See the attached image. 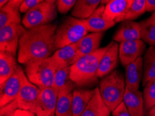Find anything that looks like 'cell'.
I'll use <instances>...</instances> for the list:
<instances>
[{
  "label": "cell",
  "instance_id": "cell-26",
  "mask_svg": "<svg viewBox=\"0 0 155 116\" xmlns=\"http://www.w3.org/2000/svg\"><path fill=\"white\" fill-rule=\"evenodd\" d=\"M141 29V40L150 45L151 47L155 46V18L152 16L147 20L140 22Z\"/></svg>",
  "mask_w": 155,
  "mask_h": 116
},
{
  "label": "cell",
  "instance_id": "cell-15",
  "mask_svg": "<svg viewBox=\"0 0 155 116\" xmlns=\"http://www.w3.org/2000/svg\"><path fill=\"white\" fill-rule=\"evenodd\" d=\"M22 0H10L0 9V29L13 24H21L20 5Z\"/></svg>",
  "mask_w": 155,
  "mask_h": 116
},
{
  "label": "cell",
  "instance_id": "cell-31",
  "mask_svg": "<svg viewBox=\"0 0 155 116\" xmlns=\"http://www.w3.org/2000/svg\"><path fill=\"white\" fill-rule=\"evenodd\" d=\"M77 1L75 0H58L56 1V7L58 12L65 14L73 8Z\"/></svg>",
  "mask_w": 155,
  "mask_h": 116
},
{
  "label": "cell",
  "instance_id": "cell-27",
  "mask_svg": "<svg viewBox=\"0 0 155 116\" xmlns=\"http://www.w3.org/2000/svg\"><path fill=\"white\" fill-rule=\"evenodd\" d=\"M74 84L70 78V67L56 70L53 87L58 91L68 87H74Z\"/></svg>",
  "mask_w": 155,
  "mask_h": 116
},
{
  "label": "cell",
  "instance_id": "cell-10",
  "mask_svg": "<svg viewBox=\"0 0 155 116\" xmlns=\"http://www.w3.org/2000/svg\"><path fill=\"white\" fill-rule=\"evenodd\" d=\"M145 43L141 39L120 42L119 45V59L124 67L134 62L145 53Z\"/></svg>",
  "mask_w": 155,
  "mask_h": 116
},
{
  "label": "cell",
  "instance_id": "cell-36",
  "mask_svg": "<svg viewBox=\"0 0 155 116\" xmlns=\"http://www.w3.org/2000/svg\"><path fill=\"white\" fill-rule=\"evenodd\" d=\"M36 114L34 113L29 111H25L22 109H18L16 111L15 116H35Z\"/></svg>",
  "mask_w": 155,
  "mask_h": 116
},
{
  "label": "cell",
  "instance_id": "cell-17",
  "mask_svg": "<svg viewBox=\"0 0 155 116\" xmlns=\"http://www.w3.org/2000/svg\"><path fill=\"white\" fill-rule=\"evenodd\" d=\"M123 102L131 116H143L145 115L144 99L142 92L125 88Z\"/></svg>",
  "mask_w": 155,
  "mask_h": 116
},
{
  "label": "cell",
  "instance_id": "cell-12",
  "mask_svg": "<svg viewBox=\"0 0 155 116\" xmlns=\"http://www.w3.org/2000/svg\"><path fill=\"white\" fill-rule=\"evenodd\" d=\"M119 45L112 41L109 44V48L100 61L97 72V78H103L114 72L118 64Z\"/></svg>",
  "mask_w": 155,
  "mask_h": 116
},
{
  "label": "cell",
  "instance_id": "cell-11",
  "mask_svg": "<svg viewBox=\"0 0 155 116\" xmlns=\"http://www.w3.org/2000/svg\"><path fill=\"white\" fill-rule=\"evenodd\" d=\"M39 93L40 88L30 82L27 77L17 98L19 109L34 113Z\"/></svg>",
  "mask_w": 155,
  "mask_h": 116
},
{
  "label": "cell",
  "instance_id": "cell-33",
  "mask_svg": "<svg viewBox=\"0 0 155 116\" xmlns=\"http://www.w3.org/2000/svg\"><path fill=\"white\" fill-rule=\"evenodd\" d=\"M42 2H43V0H24L20 5V13H27L28 11L38 5Z\"/></svg>",
  "mask_w": 155,
  "mask_h": 116
},
{
  "label": "cell",
  "instance_id": "cell-24",
  "mask_svg": "<svg viewBox=\"0 0 155 116\" xmlns=\"http://www.w3.org/2000/svg\"><path fill=\"white\" fill-rule=\"evenodd\" d=\"M18 65L15 56L3 51L0 52V85L15 73Z\"/></svg>",
  "mask_w": 155,
  "mask_h": 116
},
{
  "label": "cell",
  "instance_id": "cell-35",
  "mask_svg": "<svg viewBox=\"0 0 155 116\" xmlns=\"http://www.w3.org/2000/svg\"><path fill=\"white\" fill-rule=\"evenodd\" d=\"M110 113H111V111L109 110V108L107 107V106L104 104V103L102 101V104L101 105L100 111L97 116H109Z\"/></svg>",
  "mask_w": 155,
  "mask_h": 116
},
{
  "label": "cell",
  "instance_id": "cell-37",
  "mask_svg": "<svg viewBox=\"0 0 155 116\" xmlns=\"http://www.w3.org/2000/svg\"><path fill=\"white\" fill-rule=\"evenodd\" d=\"M145 7H146V11L154 12L155 11V0H146Z\"/></svg>",
  "mask_w": 155,
  "mask_h": 116
},
{
  "label": "cell",
  "instance_id": "cell-4",
  "mask_svg": "<svg viewBox=\"0 0 155 116\" xmlns=\"http://www.w3.org/2000/svg\"><path fill=\"white\" fill-rule=\"evenodd\" d=\"M88 32L86 20L74 17L67 18L56 29L54 41L55 50L77 43L86 36Z\"/></svg>",
  "mask_w": 155,
  "mask_h": 116
},
{
  "label": "cell",
  "instance_id": "cell-22",
  "mask_svg": "<svg viewBox=\"0 0 155 116\" xmlns=\"http://www.w3.org/2000/svg\"><path fill=\"white\" fill-rule=\"evenodd\" d=\"M100 0H78L72 8L71 15L75 18L87 20L98 8Z\"/></svg>",
  "mask_w": 155,
  "mask_h": 116
},
{
  "label": "cell",
  "instance_id": "cell-8",
  "mask_svg": "<svg viewBox=\"0 0 155 116\" xmlns=\"http://www.w3.org/2000/svg\"><path fill=\"white\" fill-rule=\"evenodd\" d=\"M21 24H13L0 29V51L16 56L19 41L26 32Z\"/></svg>",
  "mask_w": 155,
  "mask_h": 116
},
{
  "label": "cell",
  "instance_id": "cell-16",
  "mask_svg": "<svg viewBox=\"0 0 155 116\" xmlns=\"http://www.w3.org/2000/svg\"><path fill=\"white\" fill-rule=\"evenodd\" d=\"M141 39V29L140 22L124 21L115 33L113 40L115 42L133 41Z\"/></svg>",
  "mask_w": 155,
  "mask_h": 116
},
{
  "label": "cell",
  "instance_id": "cell-3",
  "mask_svg": "<svg viewBox=\"0 0 155 116\" xmlns=\"http://www.w3.org/2000/svg\"><path fill=\"white\" fill-rule=\"evenodd\" d=\"M98 88L103 102L112 113L123 101L126 88L123 75L120 71L115 70L102 78Z\"/></svg>",
  "mask_w": 155,
  "mask_h": 116
},
{
  "label": "cell",
  "instance_id": "cell-38",
  "mask_svg": "<svg viewBox=\"0 0 155 116\" xmlns=\"http://www.w3.org/2000/svg\"><path fill=\"white\" fill-rule=\"evenodd\" d=\"M8 2V0H1V1H0V9L3 8L5 5H6Z\"/></svg>",
  "mask_w": 155,
  "mask_h": 116
},
{
  "label": "cell",
  "instance_id": "cell-29",
  "mask_svg": "<svg viewBox=\"0 0 155 116\" xmlns=\"http://www.w3.org/2000/svg\"><path fill=\"white\" fill-rule=\"evenodd\" d=\"M94 95L80 116H97L99 113L102 99L101 98L99 88H95Z\"/></svg>",
  "mask_w": 155,
  "mask_h": 116
},
{
  "label": "cell",
  "instance_id": "cell-6",
  "mask_svg": "<svg viewBox=\"0 0 155 116\" xmlns=\"http://www.w3.org/2000/svg\"><path fill=\"white\" fill-rule=\"evenodd\" d=\"M56 1L45 0L25 14L22 25L29 29L49 25L57 17Z\"/></svg>",
  "mask_w": 155,
  "mask_h": 116
},
{
  "label": "cell",
  "instance_id": "cell-39",
  "mask_svg": "<svg viewBox=\"0 0 155 116\" xmlns=\"http://www.w3.org/2000/svg\"><path fill=\"white\" fill-rule=\"evenodd\" d=\"M148 114L151 116H155V106L148 112Z\"/></svg>",
  "mask_w": 155,
  "mask_h": 116
},
{
  "label": "cell",
  "instance_id": "cell-14",
  "mask_svg": "<svg viewBox=\"0 0 155 116\" xmlns=\"http://www.w3.org/2000/svg\"><path fill=\"white\" fill-rule=\"evenodd\" d=\"M50 58L56 70L63 68L71 67L77 61L76 43L58 49Z\"/></svg>",
  "mask_w": 155,
  "mask_h": 116
},
{
  "label": "cell",
  "instance_id": "cell-20",
  "mask_svg": "<svg viewBox=\"0 0 155 116\" xmlns=\"http://www.w3.org/2000/svg\"><path fill=\"white\" fill-rule=\"evenodd\" d=\"M105 5L102 4L98 6L96 11L90 18L86 20L88 31L92 33H104L116 25L114 22L106 20L103 16Z\"/></svg>",
  "mask_w": 155,
  "mask_h": 116
},
{
  "label": "cell",
  "instance_id": "cell-30",
  "mask_svg": "<svg viewBox=\"0 0 155 116\" xmlns=\"http://www.w3.org/2000/svg\"><path fill=\"white\" fill-rule=\"evenodd\" d=\"M145 111H149L155 106V79H152L143 89Z\"/></svg>",
  "mask_w": 155,
  "mask_h": 116
},
{
  "label": "cell",
  "instance_id": "cell-23",
  "mask_svg": "<svg viewBox=\"0 0 155 116\" xmlns=\"http://www.w3.org/2000/svg\"><path fill=\"white\" fill-rule=\"evenodd\" d=\"M95 93V90H74L72 98V116H80Z\"/></svg>",
  "mask_w": 155,
  "mask_h": 116
},
{
  "label": "cell",
  "instance_id": "cell-19",
  "mask_svg": "<svg viewBox=\"0 0 155 116\" xmlns=\"http://www.w3.org/2000/svg\"><path fill=\"white\" fill-rule=\"evenodd\" d=\"M104 33H91L87 34L76 43L77 60L84 56L92 54L100 49Z\"/></svg>",
  "mask_w": 155,
  "mask_h": 116
},
{
  "label": "cell",
  "instance_id": "cell-42",
  "mask_svg": "<svg viewBox=\"0 0 155 116\" xmlns=\"http://www.w3.org/2000/svg\"><path fill=\"white\" fill-rule=\"evenodd\" d=\"M52 116H56V115H52Z\"/></svg>",
  "mask_w": 155,
  "mask_h": 116
},
{
  "label": "cell",
  "instance_id": "cell-21",
  "mask_svg": "<svg viewBox=\"0 0 155 116\" xmlns=\"http://www.w3.org/2000/svg\"><path fill=\"white\" fill-rule=\"evenodd\" d=\"M74 87H68L58 91L56 116H72V98Z\"/></svg>",
  "mask_w": 155,
  "mask_h": 116
},
{
  "label": "cell",
  "instance_id": "cell-13",
  "mask_svg": "<svg viewBox=\"0 0 155 116\" xmlns=\"http://www.w3.org/2000/svg\"><path fill=\"white\" fill-rule=\"evenodd\" d=\"M131 0H110L105 5L104 18L109 22H123L130 8Z\"/></svg>",
  "mask_w": 155,
  "mask_h": 116
},
{
  "label": "cell",
  "instance_id": "cell-25",
  "mask_svg": "<svg viewBox=\"0 0 155 116\" xmlns=\"http://www.w3.org/2000/svg\"><path fill=\"white\" fill-rule=\"evenodd\" d=\"M143 86H145L152 79H155V47H150L143 56Z\"/></svg>",
  "mask_w": 155,
  "mask_h": 116
},
{
  "label": "cell",
  "instance_id": "cell-7",
  "mask_svg": "<svg viewBox=\"0 0 155 116\" xmlns=\"http://www.w3.org/2000/svg\"><path fill=\"white\" fill-rule=\"evenodd\" d=\"M27 78L24 70L20 65H18L14 74L0 85V106L3 107L17 99L22 88L25 79Z\"/></svg>",
  "mask_w": 155,
  "mask_h": 116
},
{
  "label": "cell",
  "instance_id": "cell-41",
  "mask_svg": "<svg viewBox=\"0 0 155 116\" xmlns=\"http://www.w3.org/2000/svg\"><path fill=\"white\" fill-rule=\"evenodd\" d=\"M143 116H151L150 114H147V115H144Z\"/></svg>",
  "mask_w": 155,
  "mask_h": 116
},
{
  "label": "cell",
  "instance_id": "cell-34",
  "mask_svg": "<svg viewBox=\"0 0 155 116\" xmlns=\"http://www.w3.org/2000/svg\"><path fill=\"white\" fill-rule=\"evenodd\" d=\"M113 116H131L130 111L127 108L126 106L124 105L123 101L121 104L117 106L112 112Z\"/></svg>",
  "mask_w": 155,
  "mask_h": 116
},
{
  "label": "cell",
  "instance_id": "cell-28",
  "mask_svg": "<svg viewBox=\"0 0 155 116\" xmlns=\"http://www.w3.org/2000/svg\"><path fill=\"white\" fill-rule=\"evenodd\" d=\"M146 0H131L130 8L126 14L124 21H133L137 19L146 11Z\"/></svg>",
  "mask_w": 155,
  "mask_h": 116
},
{
  "label": "cell",
  "instance_id": "cell-1",
  "mask_svg": "<svg viewBox=\"0 0 155 116\" xmlns=\"http://www.w3.org/2000/svg\"><path fill=\"white\" fill-rule=\"evenodd\" d=\"M57 25L49 24L26 31L19 41L18 60L21 64L50 58L55 52Z\"/></svg>",
  "mask_w": 155,
  "mask_h": 116
},
{
  "label": "cell",
  "instance_id": "cell-2",
  "mask_svg": "<svg viewBox=\"0 0 155 116\" xmlns=\"http://www.w3.org/2000/svg\"><path fill=\"white\" fill-rule=\"evenodd\" d=\"M109 48V45L79 58L70 67V78L78 86L88 84L97 79V72L100 61Z\"/></svg>",
  "mask_w": 155,
  "mask_h": 116
},
{
  "label": "cell",
  "instance_id": "cell-9",
  "mask_svg": "<svg viewBox=\"0 0 155 116\" xmlns=\"http://www.w3.org/2000/svg\"><path fill=\"white\" fill-rule=\"evenodd\" d=\"M58 91L54 87L40 88V93L35 107L36 116L55 115Z\"/></svg>",
  "mask_w": 155,
  "mask_h": 116
},
{
  "label": "cell",
  "instance_id": "cell-18",
  "mask_svg": "<svg viewBox=\"0 0 155 116\" xmlns=\"http://www.w3.org/2000/svg\"><path fill=\"white\" fill-rule=\"evenodd\" d=\"M143 77V58H138L134 62L125 67L126 88L134 91H138Z\"/></svg>",
  "mask_w": 155,
  "mask_h": 116
},
{
  "label": "cell",
  "instance_id": "cell-5",
  "mask_svg": "<svg viewBox=\"0 0 155 116\" xmlns=\"http://www.w3.org/2000/svg\"><path fill=\"white\" fill-rule=\"evenodd\" d=\"M25 65L26 75L30 82L40 88L53 87L56 69L50 58L31 61Z\"/></svg>",
  "mask_w": 155,
  "mask_h": 116
},
{
  "label": "cell",
  "instance_id": "cell-40",
  "mask_svg": "<svg viewBox=\"0 0 155 116\" xmlns=\"http://www.w3.org/2000/svg\"><path fill=\"white\" fill-rule=\"evenodd\" d=\"M151 16H152V18H155V11L154 12V13H153V14H152V15Z\"/></svg>",
  "mask_w": 155,
  "mask_h": 116
},
{
  "label": "cell",
  "instance_id": "cell-32",
  "mask_svg": "<svg viewBox=\"0 0 155 116\" xmlns=\"http://www.w3.org/2000/svg\"><path fill=\"white\" fill-rule=\"evenodd\" d=\"M17 99L5 106L1 107L0 116H15L16 111L18 109Z\"/></svg>",
  "mask_w": 155,
  "mask_h": 116
}]
</instances>
